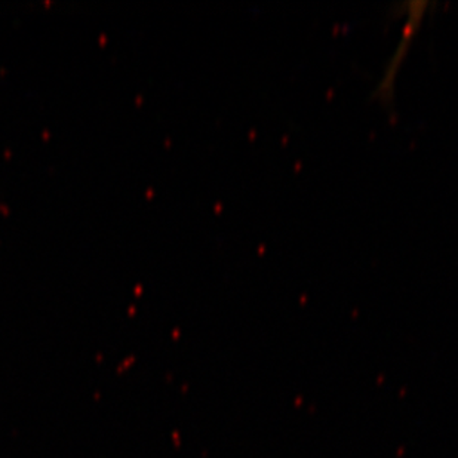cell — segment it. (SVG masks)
<instances>
[{
  "instance_id": "1",
  "label": "cell",
  "mask_w": 458,
  "mask_h": 458,
  "mask_svg": "<svg viewBox=\"0 0 458 458\" xmlns=\"http://www.w3.org/2000/svg\"><path fill=\"white\" fill-rule=\"evenodd\" d=\"M428 2H419V4H405L401 6V15L403 18L401 40L396 45L394 55L390 56L389 63L383 70L380 83L377 88L378 98L385 101L392 100L394 94V87L398 82L399 72L403 69L405 58H407L408 48L414 44L415 36L419 35L420 27L423 24L428 13Z\"/></svg>"
}]
</instances>
